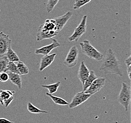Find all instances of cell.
<instances>
[{
	"label": "cell",
	"mask_w": 131,
	"mask_h": 123,
	"mask_svg": "<svg viewBox=\"0 0 131 123\" xmlns=\"http://www.w3.org/2000/svg\"><path fill=\"white\" fill-rule=\"evenodd\" d=\"M101 63L100 70L104 74H115L120 76H123L122 70L119 60L113 50L109 48Z\"/></svg>",
	"instance_id": "cell-1"
},
{
	"label": "cell",
	"mask_w": 131,
	"mask_h": 123,
	"mask_svg": "<svg viewBox=\"0 0 131 123\" xmlns=\"http://www.w3.org/2000/svg\"><path fill=\"white\" fill-rule=\"evenodd\" d=\"M58 33L54 18L47 19L38 27L36 33V40L41 41L45 39H51L56 36Z\"/></svg>",
	"instance_id": "cell-2"
},
{
	"label": "cell",
	"mask_w": 131,
	"mask_h": 123,
	"mask_svg": "<svg viewBox=\"0 0 131 123\" xmlns=\"http://www.w3.org/2000/svg\"><path fill=\"white\" fill-rule=\"evenodd\" d=\"M79 44L82 52L87 57L97 61L103 60L104 54L96 49L89 40H84Z\"/></svg>",
	"instance_id": "cell-3"
},
{
	"label": "cell",
	"mask_w": 131,
	"mask_h": 123,
	"mask_svg": "<svg viewBox=\"0 0 131 123\" xmlns=\"http://www.w3.org/2000/svg\"><path fill=\"white\" fill-rule=\"evenodd\" d=\"M131 87L125 82L122 84L121 89L117 98L118 102L125 108V111H128V108L131 102Z\"/></svg>",
	"instance_id": "cell-4"
},
{
	"label": "cell",
	"mask_w": 131,
	"mask_h": 123,
	"mask_svg": "<svg viewBox=\"0 0 131 123\" xmlns=\"http://www.w3.org/2000/svg\"><path fill=\"white\" fill-rule=\"evenodd\" d=\"M87 20V16L84 15L82 17L80 23L78 27L74 29V31L71 36L68 38V40L70 42H78L81 36L86 31Z\"/></svg>",
	"instance_id": "cell-5"
},
{
	"label": "cell",
	"mask_w": 131,
	"mask_h": 123,
	"mask_svg": "<svg viewBox=\"0 0 131 123\" xmlns=\"http://www.w3.org/2000/svg\"><path fill=\"white\" fill-rule=\"evenodd\" d=\"M79 50L75 45L70 48L63 63L68 68H73L78 64Z\"/></svg>",
	"instance_id": "cell-6"
},
{
	"label": "cell",
	"mask_w": 131,
	"mask_h": 123,
	"mask_svg": "<svg viewBox=\"0 0 131 123\" xmlns=\"http://www.w3.org/2000/svg\"><path fill=\"white\" fill-rule=\"evenodd\" d=\"M91 96L89 94L85 93L83 91L77 93L73 98L70 103L69 104V108H74L77 107L86 101Z\"/></svg>",
	"instance_id": "cell-7"
},
{
	"label": "cell",
	"mask_w": 131,
	"mask_h": 123,
	"mask_svg": "<svg viewBox=\"0 0 131 123\" xmlns=\"http://www.w3.org/2000/svg\"><path fill=\"white\" fill-rule=\"evenodd\" d=\"M105 81L106 79L105 78H97L84 92L89 94L91 95L95 94L103 88L105 85Z\"/></svg>",
	"instance_id": "cell-8"
},
{
	"label": "cell",
	"mask_w": 131,
	"mask_h": 123,
	"mask_svg": "<svg viewBox=\"0 0 131 123\" xmlns=\"http://www.w3.org/2000/svg\"><path fill=\"white\" fill-rule=\"evenodd\" d=\"M12 40L8 35L0 32V56L5 55L8 49L11 46Z\"/></svg>",
	"instance_id": "cell-9"
},
{
	"label": "cell",
	"mask_w": 131,
	"mask_h": 123,
	"mask_svg": "<svg viewBox=\"0 0 131 123\" xmlns=\"http://www.w3.org/2000/svg\"><path fill=\"white\" fill-rule=\"evenodd\" d=\"M52 43L51 44L42 46L41 48H37L35 50V53L36 54H42L43 55L49 54L54 49L61 46V44L58 41L57 39H51Z\"/></svg>",
	"instance_id": "cell-10"
},
{
	"label": "cell",
	"mask_w": 131,
	"mask_h": 123,
	"mask_svg": "<svg viewBox=\"0 0 131 123\" xmlns=\"http://www.w3.org/2000/svg\"><path fill=\"white\" fill-rule=\"evenodd\" d=\"M15 91L9 90H0V103L2 106L8 107L14 99L13 95Z\"/></svg>",
	"instance_id": "cell-11"
},
{
	"label": "cell",
	"mask_w": 131,
	"mask_h": 123,
	"mask_svg": "<svg viewBox=\"0 0 131 123\" xmlns=\"http://www.w3.org/2000/svg\"><path fill=\"white\" fill-rule=\"evenodd\" d=\"M73 15V12L69 11L66 13L64 15L54 18L57 26V30L59 33L64 28L66 24L67 23L69 20L71 18Z\"/></svg>",
	"instance_id": "cell-12"
},
{
	"label": "cell",
	"mask_w": 131,
	"mask_h": 123,
	"mask_svg": "<svg viewBox=\"0 0 131 123\" xmlns=\"http://www.w3.org/2000/svg\"><path fill=\"white\" fill-rule=\"evenodd\" d=\"M57 55V54L53 53L51 54L44 55L41 58L40 63L39 71L40 72L43 71L48 66L51 65L55 60V58Z\"/></svg>",
	"instance_id": "cell-13"
},
{
	"label": "cell",
	"mask_w": 131,
	"mask_h": 123,
	"mask_svg": "<svg viewBox=\"0 0 131 123\" xmlns=\"http://www.w3.org/2000/svg\"><path fill=\"white\" fill-rule=\"evenodd\" d=\"M90 74L89 70L84 61L81 62L78 71V78L83 85Z\"/></svg>",
	"instance_id": "cell-14"
},
{
	"label": "cell",
	"mask_w": 131,
	"mask_h": 123,
	"mask_svg": "<svg viewBox=\"0 0 131 123\" xmlns=\"http://www.w3.org/2000/svg\"><path fill=\"white\" fill-rule=\"evenodd\" d=\"M9 80L12 83L17 86L19 90L22 88V79L21 75L18 73L9 72Z\"/></svg>",
	"instance_id": "cell-15"
},
{
	"label": "cell",
	"mask_w": 131,
	"mask_h": 123,
	"mask_svg": "<svg viewBox=\"0 0 131 123\" xmlns=\"http://www.w3.org/2000/svg\"><path fill=\"white\" fill-rule=\"evenodd\" d=\"M97 78L94 71H90V74L83 85V91L84 92L92 84V82Z\"/></svg>",
	"instance_id": "cell-16"
},
{
	"label": "cell",
	"mask_w": 131,
	"mask_h": 123,
	"mask_svg": "<svg viewBox=\"0 0 131 123\" xmlns=\"http://www.w3.org/2000/svg\"><path fill=\"white\" fill-rule=\"evenodd\" d=\"M6 57L9 62H18L20 61V59L16 53L13 50L12 46H10L6 53Z\"/></svg>",
	"instance_id": "cell-17"
},
{
	"label": "cell",
	"mask_w": 131,
	"mask_h": 123,
	"mask_svg": "<svg viewBox=\"0 0 131 123\" xmlns=\"http://www.w3.org/2000/svg\"><path fill=\"white\" fill-rule=\"evenodd\" d=\"M46 95L49 97L53 101V102L56 105L63 106L69 105V102H67L66 100L63 99L62 98H60L59 97H57V96H53L51 94L48 93V92L46 93Z\"/></svg>",
	"instance_id": "cell-18"
},
{
	"label": "cell",
	"mask_w": 131,
	"mask_h": 123,
	"mask_svg": "<svg viewBox=\"0 0 131 123\" xmlns=\"http://www.w3.org/2000/svg\"><path fill=\"white\" fill-rule=\"evenodd\" d=\"M27 109L28 112L32 114H47L48 113V111L41 110L37 108L35 106L33 105L31 102H28L27 105Z\"/></svg>",
	"instance_id": "cell-19"
},
{
	"label": "cell",
	"mask_w": 131,
	"mask_h": 123,
	"mask_svg": "<svg viewBox=\"0 0 131 123\" xmlns=\"http://www.w3.org/2000/svg\"><path fill=\"white\" fill-rule=\"evenodd\" d=\"M19 74L21 75L27 74L29 73V69L23 62L18 61L16 64Z\"/></svg>",
	"instance_id": "cell-20"
},
{
	"label": "cell",
	"mask_w": 131,
	"mask_h": 123,
	"mask_svg": "<svg viewBox=\"0 0 131 123\" xmlns=\"http://www.w3.org/2000/svg\"><path fill=\"white\" fill-rule=\"evenodd\" d=\"M60 84V82L59 81L54 84L50 85H42V87L47 89L49 90V93L50 94H53L56 92L59 89V87Z\"/></svg>",
	"instance_id": "cell-21"
},
{
	"label": "cell",
	"mask_w": 131,
	"mask_h": 123,
	"mask_svg": "<svg viewBox=\"0 0 131 123\" xmlns=\"http://www.w3.org/2000/svg\"><path fill=\"white\" fill-rule=\"evenodd\" d=\"M9 62L6 55L0 56V73L5 71Z\"/></svg>",
	"instance_id": "cell-22"
},
{
	"label": "cell",
	"mask_w": 131,
	"mask_h": 123,
	"mask_svg": "<svg viewBox=\"0 0 131 123\" xmlns=\"http://www.w3.org/2000/svg\"><path fill=\"white\" fill-rule=\"evenodd\" d=\"M59 1L60 0H48L46 7V12L48 13L51 12Z\"/></svg>",
	"instance_id": "cell-23"
},
{
	"label": "cell",
	"mask_w": 131,
	"mask_h": 123,
	"mask_svg": "<svg viewBox=\"0 0 131 123\" xmlns=\"http://www.w3.org/2000/svg\"><path fill=\"white\" fill-rule=\"evenodd\" d=\"M91 1L92 0H75L73 5V9H79L82 7L90 3Z\"/></svg>",
	"instance_id": "cell-24"
},
{
	"label": "cell",
	"mask_w": 131,
	"mask_h": 123,
	"mask_svg": "<svg viewBox=\"0 0 131 123\" xmlns=\"http://www.w3.org/2000/svg\"><path fill=\"white\" fill-rule=\"evenodd\" d=\"M7 71H9V72H12V73H18L16 64L14 62H9V63L8 64L5 72H6Z\"/></svg>",
	"instance_id": "cell-25"
},
{
	"label": "cell",
	"mask_w": 131,
	"mask_h": 123,
	"mask_svg": "<svg viewBox=\"0 0 131 123\" xmlns=\"http://www.w3.org/2000/svg\"><path fill=\"white\" fill-rule=\"evenodd\" d=\"M9 80V76L8 73L5 72L0 73V81L2 82H6Z\"/></svg>",
	"instance_id": "cell-26"
},
{
	"label": "cell",
	"mask_w": 131,
	"mask_h": 123,
	"mask_svg": "<svg viewBox=\"0 0 131 123\" xmlns=\"http://www.w3.org/2000/svg\"><path fill=\"white\" fill-rule=\"evenodd\" d=\"M0 123H14L4 118H0Z\"/></svg>",
	"instance_id": "cell-27"
}]
</instances>
